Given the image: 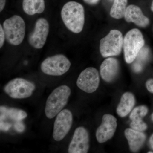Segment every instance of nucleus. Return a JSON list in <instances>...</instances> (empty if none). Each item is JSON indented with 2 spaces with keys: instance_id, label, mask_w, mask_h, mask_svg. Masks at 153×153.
Here are the masks:
<instances>
[{
  "instance_id": "23",
  "label": "nucleus",
  "mask_w": 153,
  "mask_h": 153,
  "mask_svg": "<svg viewBox=\"0 0 153 153\" xmlns=\"http://www.w3.org/2000/svg\"><path fill=\"white\" fill-rule=\"evenodd\" d=\"M21 121H16V123L14 125L15 129L17 131L20 133L23 132L25 130V126Z\"/></svg>"
},
{
  "instance_id": "19",
  "label": "nucleus",
  "mask_w": 153,
  "mask_h": 153,
  "mask_svg": "<svg viewBox=\"0 0 153 153\" xmlns=\"http://www.w3.org/2000/svg\"><path fill=\"white\" fill-rule=\"evenodd\" d=\"M128 0H114L110 15L114 19H120L124 17Z\"/></svg>"
},
{
  "instance_id": "18",
  "label": "nucleus",
  "mask_w": 153,
  "mask_h": 153,
  "mask_svg": "<svg viewBox=\"0 0 153 153\" xmlns=\"http://www.w3.org/2000/svg\"><path fill=\"white\" fill-rule=\"evenodd\" d=\"M1 114L4 115L7 117L16 121H20L27 117V114L24 110L16 108H8L1 106Z\"/></svg>"
},
{
  "instance_id": "3",
  "label": "nucleus",
  "mask_w": 153,
  "mask_h": 153,
  "mask_svg": "<svg viewBox=\"0 0 153 153\" xmlns=\"http://www.w3.org/2000/svg\"><path fill=\"white\" fill-rule=\"evenodd\" d=\"M3 29L6 40L9 44L14 46L22 44L26 32V25L22 17L14 15L6 19L3 23Z\"/></svg>"
},
{
  "instance_id": "31",
  "label": "nucleus",
  "mask_w": 153,
  "mask_h": 153,
  "mask_svg": "<svg viewBox=\"0 0 153 153\" xmlns=\"http://www.w3.org/2000/svg\"><path fill=\"white\" fill-rule=\"evenodd\" d=\"M151 10L152 11V12H153V0L152 1V5H151Z\"/></svg>"
},
{
  "instance_id": "29",
  "label": "nucleus",
  "mask_w": 153,
  "mask_h": 153,
  "mask_svg": "<svg viewBox=\"0 0 153 153\" xmlns=\"http://www.w3.org/2000/svg\"><path fill=\"white\" fill-rule=\"evenodd\" d=\"M6 4V0H0V12H2Z\"/></svg>"
},
{
  "instance_id": "13",
  "label": "nucleus",
  "mask_w": 153,
  "mask_h": 153,
  "mask_svg": "<svg viewBox=\"0 0 153 153\" xmlns=\"http://www.w3.org/2000/svg\"><path fill=\"white\" fill-rule=\"evenodd\" d=\"M124 17L127 22L133 23L140 27H146L150 23L149 19L144 16L139 7L134 5L127 7Z\"/></svg>"
},
{
  "instance_id": "22",
  "label": "nucleus",
  "mask_w": 153,
  "mask_h": 153,
  "mask_svg": "<svg viewBox=\"0 0 153 153\" xmlns=\"http://www.w3.org/2000/svg\"><path fill=\"white\" fill-rule=\"evenodd\" d=\"M149 55V50L147 48H143L138 54L136 58L140 61H143L146 59Z\"/></svg>"
},
{
  "instance_id": "9",
  "label": "nucleus",
  "mask_w": 153,
  "mask_h": 153,
  "mask_svg": "<svg viewBox=\"0 0 153 153\" xmlns=\"http://www.w3.org/2000/svg\"><path fill=\"white\" fill-rule=\"evenodd\" d=\"M99 84L98 71L94 67H88L82 71L76 81V85L79 89L88 93L94 92Z\"/></svg>"
},
{
  "instance_id": "4",
  "label": "nucleus",
  "mask_w": 153,
  "mask_h": 153,
  "mask_svg": "<svg viewBox=\"0 0 153 153\" xmlns=\"http://www.w3.org/2000/svg\"><path fill=\"white\" fill-rule=\"evenodd\" d=\"M144 45V39L140 30L133 29L129 31L123 39V48L126 62L129 64L132 63Z\"/></svg>"
},
{
  "instance_id": "10",
  "label": "nucleus",
  "mask_w": 153,
  "mask_h": 153,
  "mask_svg": "<svg viewBox=\"0 0 153 153\" xmlns=\"http://www.w3.org/2000/svg\"><path fill=\"white\" fill-rule=\"evenodd\" d=\"M49 30V23L46 19L42 18L38 19L33 32L29 35V44L36 49L43 48L47 41Z\"/></svg>"
},
{
  "instance_id": "21",
  "label": "nucleus",
  "mask_w": 153,
  "mask_h": 153,
  "mask_svg": "<svg viewBox=\"0 0 153 153\" xmlns=\"http://www.w3.org/2000/svg\"><path fill=\"white\" fill-rule=\"evenodd\" d=\"M130 126L131 128L137 131H143L147 128L146 124L142 120H132Z\"/></svg>"
},
{
  "instance_id": "11",
  "label": "nucleus",
  "mask_w": 153,
  "mask_h": 153,
  "mask_svg": "<svg viewBox=\"0 0 153 153\" xmlns=\"http://www.w3.org/2000/svg\"><path fill=\"white\" fill-rule=\"evenodd\" d=\"M89 149V134L83 127L75 129L68 149L69 153H86Z\"/></svg>"
},
{
  "instance_id": "34",
  "label": "nucleus",
  "mask_w": 153,
  "mask_h": 153,
  "mask_svg": "<svg viewBox=\"0 0 153 153\" xmlns=\"http://www.w3.org/2000/svg\"><path fill=\"white\" fill-rule=\"evenodd\" d=\"M110 1H112V0H110Z\"/></svg>"
},
{
  "instance_id": "25",
  "label": "nucleus",
  "mask_w": 153,
  "mask_h": 153,
  "mask_svg": "<svg viewBox=\"0 0 153 153\" xmlns=\"http://www.w3.org/2000/svg\"><path fill=\"white\" fill-rule=\"evenodd\" d=\"M11 127L10 124L4 122L3 121H1L0 123V129L1 131H7L10 129Z\"/></svg>"
},
{
  "instance_id": "5",
  "label": "nucleus",
  "mask_w": 153,
  "mask_h": 153,
  "mask_svg": "<svg viewBox=\"0 0 153 153\" xmlns=\"http://www.w3.org/2000/svg\"><path fill=\"white\" fill-rule=\"evenodd\" d=\"M123 36L120 31L111 30L104 38L100 40V51L103 57L117 56L123 48Z\"/></svg>"
},
{
  "instance_id": "2",
  "label": "nucleus",
  "mask_w": 153,
  "mask_h": 153,
  "mask_svg": "<svg viewBox=\"0 0 153 153\" xmlns=\"http://www.w3.org/2000/svg\"><path fill=\"white\" fill-rule=\"evenodd\" d=\"M71 89L66 85L57 87L52 91L47 98L45 113L49 119L55 117L66 106L71 95Z\"/></svg>"
},
{
  "instance_id": "30",
  "label": "nucleus",
  "mask_w": 153,
  "mask_h": 153,
  "mask_svg": "<svg viewBox=\"0 0 153 153\" xmlns=\"http://www.w3.org/2000/svg\"><path fill=\"white\" fill-rule=\"evenodd\" d=\"M149 143L150 145L151 148L153 150V134L149 140Z\"/></svg>"
},
{
  "instance_id": "14",
  "label": "nucleus",
  "mask_w": 153,
  "mask_h": 153,
  "mask_svg": "<svg viewBox=\"0 0 153 153\" xmlns=\"http://www.w3.org/2000/svg\"><path fill=\"white\" fill-rule=\"evenodd\" d=\"M119 70V64L118 60L113 57H108L100 65V75L105 82H111L117 76Z\"/></svg>"
},
{
  "instance_id": "28",
  "label": "nucleus",
  "mask_w": 153,
  "mask_h": 153,
  "mask_svg": "<svg viewBox=\"0 0 153 153\" xmlns=\"http://www.w3.org/2000/svg\"><path fill=\"white\" fill-rule=\"evenodd\" d=\"M99 1L100 0H83L85 3L90 5H94L98 3Z\"/></svg>"
},
{
  "instance_id": "15",
  "label": "nucleus",
  "mask_w": 153,
  "mask_h": 153,
  "mask_svg": "<svg viewBox=\"0 0 153 153\" xmlns=\"http://www.w3.org/2000/svg\"><path fill=\"white\" fill-rule=\"evenodd\" d=\"M125 135L128 141L130 149L133 152L139 150L144 143L146 136L142 131H137L132 128H127L125 131Z\"/></svg>"
},
{
  "instance_id": "7",
  "label": "nucleus",
  "mask_w": 153,
  "mask_h": 153,
  "mask_svg": "<svg viewBox=\"0 0 153 153\" xmlns=\"http://www.w3.org/2000/svg\"><path fill=\"white\" fill-rule=\"evenodd\" d=\"M36 89L33 82L22 78H16L9 81L4 87L7 94L13 98L25 99L30 97Z\"/></svg>"
},
{
  "instance_id": "33",
  "label": "nucleus",
  "mask_w": 153,
  "mask_h": 153,
  "mask_svg": "<svg viewBox=\"0 0 153 153\" xmlns=\"http://www.w3.org/2000/svg\"><path fill=\"white\" fill-rule=\"evenodd\" d=\"M148 153H153V152H148Z\"/></svg>"
},
{
  "instance_id": "8",
  "label": "nucleus",
  "mask_w": 153,
  "mask_h": 153,
  "mask_svg": "<svg viewBox=\"0 0 153 153\" xmlns=\"http://www.w3.org/2000/svg\"><path fill=\"white\" fill-rule=\"evenodd\" d=\"M73 122V116L70 111L63 109L55 119L53 127V137L56 141L63 139L70 131Z\"/></svg>"
},
{
  "instance_id": "24",
  "label": "nucleus",
  "mask_w": 153,
  "mask_h": 153,
  "mask_svg": "<svg viewBox=\"0 0 153 153\" xmlns=\"http://www.w3.org/2000/svg\"><path fill=\"white\" fill-rule=\"evenodd\" d=\"M5 34L1 25H0V48H1L4 43Z\"/></svg>"
},
{
  "instance_id": "6",
  "label": "nucleus",
  "mask_w": 153,
  "mask_h": 153,
  "mask_svg": "<svg viewBox=\"0 0 153 153\" xmlns=\"http://www.w3.org/2000/svg\"><path fill=\"white\" fill-rule=\"evenodd\" d=\"M71 66V62L63 55L59 54L47 57L41 63V71L51 76H61L66 73Z\"/></svg>"
},
{
  "instance_id": "32",
  "label": "nucleus",
  "mask_w": 153,
  "mask_h": 153,
  "mask_svg": "<svg viewBox=\"0 0 153 153\" xmlns=\"http://www.w3.org/2000/svg\"><path fill=\"white\" fill-rule=\"evenodd\" d=\"M152 120L153 121V113L152 115Z\"/></svg>"
},
{
  "instance_id": "12",
  "label": "nucleus",
  "mask_w": 153,
  "mask_h": 153,
  "mask_svg": "<svg viewBox=\"0 0 153 153\" xmlns=\"http://www.w3.org/2000/svg\"><path fill=\"white\" fill-rule=\"evenodd\" d=\"M117 127V120L114 116L105 114L102 117V121L97 130L96 136L99 143H102L111 139L114 135Z\"/></svg>"
},
{
  "instance_id": "16",
  "label": "nucleus",
  "mask_w": 153,
  "mask_h": 153,
  "mask_svg": "<svg viewBox=\"0 0 153 153\" xmlns=\"http://www.w3.org/2000/svg\"><path fill=\"white\" fill-rule=\"evenodd\" d=\"M135 103V99L130 92L124 93L117 108V113L120 117L126 116L131 111Z\"/></svg>"
},
{
  "instance_id": "26",
  "label": "nucleus",
  "mask_w": 153,
  "mask_h": 153,
  "mask_svg": "<svg viewBox=\"0 0 153 153\" xmlns=\"http://www.w3.org/2000/svg\"><path fill=\"white\" fill-rule=\"evenodd\" d=\"M147 89L151 93H153V79H149L146 82Z\"/></svg>"
},
{
  "instance_id": "1",
  "label": "nucleus",
  "mask_w": 153,
  "mask_h": 153,
  "mask_svg": "<svg viewBox=\"0 0 153 153\" xmlns=\"http://www.w3.org/2000/svg\"><path fill=\"white\" fill-rule=\"evenodd\" d=\"M61 16L68 30L74 33L82 32L85 22V12L81 4L74 1L66 3L62 8Z\"/></svg>"
},
{
  "instance_id": "20",
  "label": "nucleus",
  "mask_w": 153,
  "mask_h": 153,
  "mask_svg": "<svg viewBox=\"0 0 153 153\" xmlns=\"http://www.w3.org/2000/svg\"><path fill=\"white\" fill-rule=\"evenodd\" d=\"M148 112V109L145 105H140L134 108L130 115V118L131 120H142Z\"/></svg>"
},
{
  "instance_id": "17",
  "label": "nucleus",
  "mask_w": 153,
  "mask_h": 153,
  "mask_svg": "<svg viewBox=\"0 0 153 153\" xmlns=\"http://www.w3.org/2000/svg\"><path fill=\"white\" fill-rule=\"evenodd\" d=\"M45 8L44 0H23V10L28 15L42 13Z\"/></svg>"
},
{
  "instance_id": "27",
  "label": "nucleus",
  "mask_w": 153,
  "mask_h": 153,
  "mask_svg": "<svg viewBox=\"0 0 153 153\" xmlns=\"http://www.w3.org/2000/svg\"><path fill=\"white\" fill-rule=\"evenodd\" d=\"M133 68L134 71H135V72H140L142 69V65L141 63L136 62V63H134Z\"/></svg>"
}]
</instances>
